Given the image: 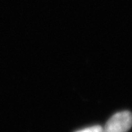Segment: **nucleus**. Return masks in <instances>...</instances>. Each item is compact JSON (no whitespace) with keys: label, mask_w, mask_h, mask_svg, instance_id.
<instances>
[{"label":"nucleus","mask_w":132,"mask_h":132,"mask_svg":"<svg viewBox=\"0 0 132 132\" xmlns=\"http://www.w3.org/2000/svg\"><path fill=\"white\" fill-rule=\"evenodd\" d=\"M76 132H104V128H102L100 126H94L87 128L82 129Z\"/></svg>","instance_id":"nucleus-2"},{"label":"nucleus","mask_w":132,"mask_h":132,"mask_svg":"<svg viewBox=\"0 0 132 132\" xmlns=\"http://www.w3.org/2000/svg\"><path fill=\"white\" fill-rule=\"evenodd\" d=\"M132 127V114L123 111L114 114L107 121L104 132H127Z\"/></svg>","instance_id":"nucleus-1"}]
</instances>
